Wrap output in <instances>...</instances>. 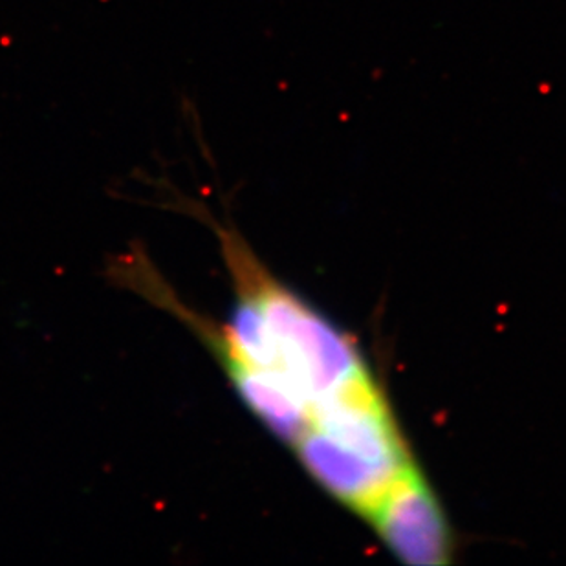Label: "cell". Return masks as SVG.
I'll use <instances>...</instances> for the list:
<instances>
[{
	"label": "cell",
	"mask_w": 566,
	"mask_h": 566,
	"mask_svg": "<svg viewBox=\"0 0 566 566\" xmlns=\"http://www.w3.org/2000/svg\"><path fill=\"white\" fill-rule=\"evenodd\" d=\"M367 523L407 565L440 566L451 562L454 545L448 517L418 465L387 490Z\"/></svg>",
	"instance_id": "2"
},
{
	"label": "cell",
	"mask_w": 566,
	"mask_h": 566,
	"mask_svg": "<svg viewBox=\"0 0 566 566\" xmlns=\"http://www.w3.org/2000/svg\"><path fill=\"white\" fill-rule=\"evenodd\" d=\"M292 451L326 493L365 521L387 490L418 465L381 390L319 412Z\"/></svg>",
	"instance_id": "1"
}]
</instances>
